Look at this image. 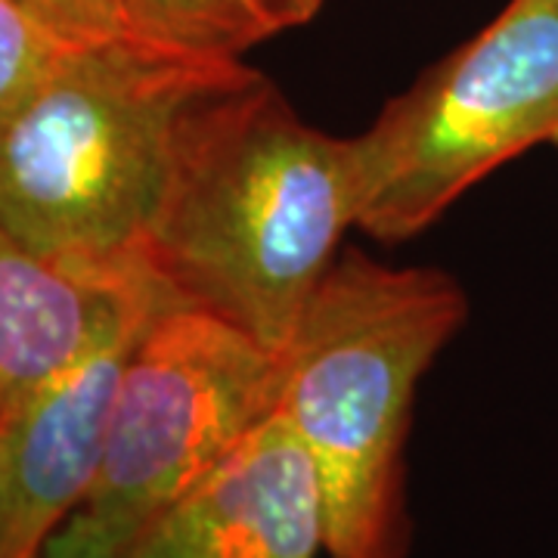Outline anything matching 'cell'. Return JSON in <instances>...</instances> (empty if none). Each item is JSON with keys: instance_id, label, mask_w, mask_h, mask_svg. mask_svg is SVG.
<instances>
[{"instance_id": "1", "label": "cell", "mask_w": 558, "mask_h": 558, "mask_svg": "<svg viewBox=\"0 0 558 558\" xmlns=\"http://www.w3.org/2000/svg\"><path fill=\"white\" fill-rule=\"evenodd\" d=\"M351 227V137L307 124L248 65L180 112L143 260L174 299L282 357Z\"/></svg>"}, {"instance_id": "2", "label": "cell", "mask_w": 558, "mask_h": 558, "mask_svg": "<svg viewBox=\"0 0 558 558\" xmlns=\"http://www.w3.org/2000/svg\"><path fill=\"white\" fill-rule=\"evenodd\" d=\"M245 69L140 38L65 47L0 121V230L65 264L143 260L180 112Z\"/></svg>"}, {"instance_id": "3", "label": "cell", "mask_w": 558, "mask_h": 558, "mask_svg": "<svg viewBox=\"0 0 558 558\" xmlns=\"http://www.w3.org/2000/svg\"><path fill=\"white\" fill-rule=\"evenodd\" d=\"M465 314L450 274L357 248L307 301L282 354L279 413L314 465L329 558H398L413 395Z\"/></svg>"}, {"instance_id": "4", "label": "cell", "mask_w": 558, "mask_h": 558, "mask_svg": "<svg viewBox=\"0 0 558 558\" xmlns=\"http://www.w3.org/2000/svg\"><path fill=\"white\" fill-rule=\"evenodd\" d=\"M354 143L357 230L403 242L499 165L558 146V7L509 0Z\"/></svg>"}, {"instance_id": "5", "label": "cell", "mask_w": 558, "mask_h": 558, "mask_svg": "<svg viewBox=\"0 0 558 558\" xmlns=\"http://www.w3.org/2000/svg\"><path fill=\"white\" fill-rule=\"evenodd\" d=\"M282 357L202 307L168 299L124 360L94 484L53 534L106 556L279 410Z\"/></svg>"}, {"instance_id": "6", "label": "cell", "mask_w": 558, "mask_h": 558, "mask_svg": "<svg viewBox=\"0 0 558 558\" xmlns=\"http://www.w3.org/2000/svg\"><path fill=\"white\" fill-rule=\"evenodd\" d=\"M323 502L317 475L282 413L205 472L190 490L106 556L50 539V558H317Z\"/></svg>"}, {"instance_id": "7", "label": "cell", "mask_w": 558, "mask_h": 558, "mask_svg": "<svg viewBox=\"0 0 558 558\" xmlns=\"http://www.w3.org/2000/svg\"><path fill=\"white\" fill-rule=\"evenodd\" d=\"M146 274V260L84 267L44 258L0 230V444Z\"/></svg>"}, {"instance_id": "8", "label": "cell", "mask_w": 558, "mask_h": 558, "mask_svg": "<svg viewBox=\"0 0 558 558\" xmlns=\"http://www.w3.org/2000/svg\"><path fill=\"white\" fill-rule=\"evenodd\" d=\"M121 20L140 40L205 57H242L267 40L245 0H119Z\"/></svg>"}, {"instance_id": "9", "label": "cell", "mask_w": 558, "mask_h": 558, "mask_svg": "<svg viewBox=\"0 0 558 558\" xmlns=\"http://www.w3.org/2000/svg\"><path fill=\"white\" fill-rule=\"evenodd\" d=\"M65 47L16 0H0V121L38 87Z\"/></svg>"}, {"instance_id": "10", "label": "cell", "mask_w": 558, "mask_h": 558, "mask_svg": "<svg viewBox=\"0 0 558 558\" xmlns=\"http://www.w3.org/2000/svg\"><path fill=\"white\" fill-rule=\"evenodd\" d=\"M16 3L69 47L134 38L121 20L119 0H16Z\"/></svg>"}, {"instance_id": "11", "label": "cell", "mask_w": 558, "mask_h": 558, "mask_svg": "<svg viewBox=\"0 0 558 558\" xmlns=\"http://www.w3.org/2000/svg\"><path fill=\"white\" fill-rule=\"evenodd\" d=\"M326 0H245V7L255 13L267 38L301 28L317 16Z\"/></svg>"}, {"instance_id": "12", "label": "cell", "mask_w": 558, "mask_h": 558, "mask_svg": "<svg viewBox=\"0 0 558 558\" xmlns=\"http://www.w3.org/2000/svg\"><path fill=\"white\" fill-rule=\"evenodd\" d=\"M553 3H556V7H558V0H553Z\"/></svg>"}, {"instance_id": "13", "label": "cell", "mask_w": 558, "mask_h": 558, "mask_svg": "<svg viewBox=\"0 0 558 558\" xmlns=\"http://www.w3.org/2000/svg\"><path fill=\"white\" fill-rule=\"evenodd\" d=\"M40 558H50V556H40Z\"/></svg>"}]
</instances>
